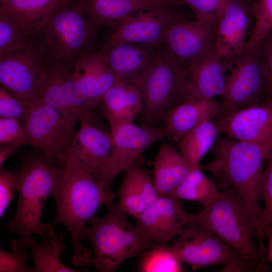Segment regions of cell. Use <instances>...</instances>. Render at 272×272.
Returning <instances> with one entry per match:
<instances>
[{
	"mask_svg": "<svg viewBox=\"0 0 272 272\" xmlns=\"http://www.w3.org/2000/svg\"><path fill=\"white\" fill-rule=\"evenodd\" d=\"M53 193L56 212L51 224H63L69 232L73 246L72 264L90 263L92 252L81 242V233L100 208L111 202L115 193L108 190L85 167L71 150Z\"/></svg>",
	"mask_w": 272,
	"mask_h": 272,
	"instance_id": "cell-1",
	"label": "cell"
},
{
	"mask_svg": "<svg viewBox=\"0 0 272 272\" xmlns=\"http://www.w3.org/2000/svg\"><path fill=\"white\" fill-rule=\"evenodd\" d=\"M214 148L213 160L199 164V167L219 179L224 188H233L242 196L255 224L258 248L263 252L265 248L261 234L262 209L259 201L263 164L272 151V145L220 138Z\"/></svg>",
	"mask_w": 272,
	"mask_h": 272,
	"instance_id": "cell-2",
	"label": "cell"
},
{
	"mask_svg": "<svg viewBox=\"0 0 272 272\" xmlns=\"http://www.w3.org/2000/svg\"><path fill=\"white\" fill-rule=\"evenodd\" d=\"M62 172L61 168L35 150L22 157L16 170L17 209L7 225L9 232L17 234L20 239L13 241L11 245L25 249L33 234L42 237L46 224L41 223L43 208Z\"/></svg>",
	"mask_w": 272,
	"mask_h": 272,
	"instance_id": "cell-3",
	"label": "cell"
},
{
	"mask_svg": "<svg viewBox=\"0 0 272 272\" xmlns=\"http://www.w3.org/2000/svg\"><path fill=\"white\" fill-rule=\"evenodd\" d=\"M102 217L96 216L81 233V240L93 247L90 263L101 272H113L126 260L157 244L147 239L127 220L125 213L112 201L105 205Z\"/></svg>",
	"mask_w": 272,
	"mask_h": 272,
	"instance_id": "cell-4",
	"label": "cell"
},
{
	"mask_svg": "<svg viewBox=\"0 0 272 272\" xmlns=\"http://www.w3.org/2000/svg\"><path fill=\"white\" fill-rule=\"evenodd\" d=\"M191 223L199 224L215 234L258 269L262 267L256 228L246 203L234 188H224L219 195L196 214Z\"/></svg>",
	"mask_w": 272,
	"mask_h": 272,
	"instance_id": "cell-5",
	"label": "cell"
},
{
	"mask_svg": "<svg viewBox=\"0 0 272 272\" xmlns=\"http://www.w3.org/2000/svg\"><path fill=\"white\" fill-rule=\"evenodd\" d=\"M94 27L74 0L55 13L33 38L47 63L69 70L88 53Z\"/></svg>",
	"mask_w": 272,
	"mask_h": 272,
	"instance_id": "cell-6",
	"label": "cell"
},
{
	"mask_svg": "<svg viewBox=\"0 0 272 272\" xmlns=\"http://www.w3.org/2000/svg\"><path fill=\"white\" fill-rule=\"evenodd\" d=\"M135 85L142 98V120L148 126L162 120L175 106L199 98L188 74L169 62L159 48L155 58Z\"/></svg>",
	"mask_w": 272,
	"mask_h": 272,
	"instance_id": "cell-7",
	"label": "cell"
},
{
	"mask_svg": "<svg viewBox=\"0 0 272 272\" xmlns=\"http://www.w3.org/2000/svg\"><path fill=\"white\" fill-rule=\"evenodd\" d=\"M171 250L183 263L193 269L223 265L224 271H252L256 267L205 227L187 225L173 239Z\"/></svg>",
	"mask_w": 272,
	"mask_h": 272,
	"instance_id": "cell-8",
	"label": "cell"
},
{
	"mask_svg": "<svg viewBox=\"0 0 272 272\" xmlns=\"http://www.w3.org/2000/svg\"><path fill=\"white\" fill-rule=\"evenodd\" d=\"M77 122L35 100L23 121L28 145L62 168L72 148Z\"/></svg>",
	"mask_w": 272,
	"mask_h": 272,
	"instance_id": "cell-9",
	"label": "cell"
},
{
	"mask_svg": "<svg viewBox=\"0 0 272 272\" xmlns=\"http://www.w3.org/2000/svg\"><path fill=\"white\" fill-rule=\"evenodd\" d=\"M46 66L33 38L0 55L1 87L28 110L36 99Z\"/></svg>",
	"mask_w": 272,
	"mask_h": 272,
	"instance_id": "cell-10",
	"label": "cell"
},
{
	"mask_svg": "<svg viewBox=\"0 0 272 272\" xmlns=\"http://www.w3.org/2000/svg\"><path fill=\"white\" fill-rule=\"evenodd\" d=\"M112 146L109 156L96 179L106 189L121 173L137 161L141 154L153 144L167 138L163 127L139 126L133 121L109 125Z\"/></svg>",
	"mask_w": 272,
	"mask_h": 272,
	"instance_id": "cell-11",
	"label": "cell"
},
{
	"mask_svg": "<svg viewBox=\"0 0 272 272\" xmlns=\"http://www.w3.org/2000/svg\"><path fill=\"white\" fill-rule=\"evenodd\" d=\"M229 73L222 98V113L261 102L265 74L259 49L226 59Z\"/></svg>",
	"mask_w": 272,
	"mask_h": 272,
	"instance_id": "cell-12",
	"label": "cell"
},
{
	"mask_svg": "<svg viewBox=\"0 0 272 272\" xmlns=\"http://www.w3.org/2000/svg\"><path fill=\"white\" fill-rule=\"evenodd\" d=\"M215 28L195 19L178 21L167 30L159 50L169 62L188 74L215 42Z\"/></svg>",
	"mask_w": 272,
	"mask_h": 272,
	"instance_id": "cell-13",
	"label": "cell"
},
{
	"mask_svg": "<svg viewBox=\"0 0 272 272\" xmlns=\"http://www.w3.org/2000/svg\"><path fill=\"white\" fill-rule=\"evenodd\" d=\"M177 5L161 6L128 18L111 35L110 42H125L158 46L166 31L178 21L188 19Z\"/></svg>",
	"mask_w": 272,
	"mask_h": 272,
	"instance_id": "cell-14",
	"label": "cell"
},
{
	"mask_svg": "<svg viewBox=\"0 0 272 272\" xmlns=\"http://www.w3.org/2000/svg\"><path fill=\"white\" fill-rule=\"evenodd\" d=\"M191 215L185 211L180 199L171 195H161L135 219V225L155 244L166 245L190 224Z\"/></svg>",
	"mask_w": 272,
	"mask_h": 272,
	"instance_id": "cell-15",
	"label": "cell"
},
{
	"mask_svg": "<svg viewBox=\"0 0 272 272\" xmlns=\"http://www.w3.org/2000/svg\"><path fill=\"white\" fill-rule=\"evenodd\" d=\"M220 115L216 124L227 138L272 145V98Z\"/></svg>",
	"mask_w": 272,
	"mask_h": 272,
	"instance_id": "cell-16",
	"label": "cell"
},
{
	"mask_svg": "<svg viewBox=\"0 0 272 272\" xmlns=\"http://www.w3.org/2000/svg\"><path fill=\"white\" fill-rule=\"evenodd\" d=\"M252 4L249 0H228L216 25L215 46L225 59L238 56L245 50L253 18Z\"/></svg>",
	"mask_w": 272,
	"mask_h": 272,
	"instance_id": "cell-17",
	"label": "cell"
},
{
	"mask_svg": "<svg viewBox=\"0 0 272 272\" xmlns=\"http://www.w3.org/2000/svg\"><path fill=\"white\" fill-rule=\"evenodd\" d=\"M101 51L118 82L136 84L155 58L158 46L108 42Z\"/></svg>",
	"mask_w": 272,
	"mask_h": 272,
	"instance_id": "cell-18",
	"label": "cell"
},
{
	"mask_svg": "<svg viewBox=\"0 0 272 272\" xmlns=\"http://www.w3.org/2000/svg\"><path fill=\"white\" fill-rule=\"evenodd\" d=\"M222 113L221 102L215 98H196L183 102L163 116L167 138L178 142L200 123Z\"/></svg>",
	"mask_w": 272,
	"mask_h": 272,
	"instance_id": "cell-19",
	"label": "cell"
},
{
	"mask_svg": "<svg viewBox=\"0 0 272 272\" xmlns=\"http://www.w3.org/2000/svg\"><path fill=\"white\" fill-rule=\"evenodd\" d=\"M72 150L85 167L96 179L110 153L112 138L96 124L87 120L80 122Z\"/></svg>",
	"mask_w": 272,
	"mask_h": 272,
	"instance_id": "cell-20",
	"label": "cell"
},
{
	"mask_svg": "<svg viewBox=\"0 0 272 272\" xmlns=\"http://www.w3.org/2000/svg\"><path fill=\"white\" fill-rule=\"evenodd\" d=\"M117 194L118 207L135 219L160 195L153 178L137 162L124 172Z\"/></svg>",
	"mask_w": 272,
	"mask_h": 272,
	"instance_id": "cell-21",
	"label": "cell"
},
{
	"mask_svg": "<svg viewBox=\"0 0 272 272\" xmlns=\"http://www.w3.org/2000/svg\"><path fill=\"white\" fill-rule=\"evenodd\" d=\"M73 73L84 89L93 108L101 104L106 92L118 82L101 51L88 52L81 57Z\"/></svg>",
	"mask_w": 272,
	"mask_h": 272,
	"instance_id": "cell-22",
	"label": "cell"
},
{
	"mask_svg": "<svg viewBox=\"0 0 272 272\" xmlns=\"http://www.w3.org/2000/svg\"><path fill=\"white\" fill-rule=\"evenodd\" d=\"M226 59L218 52L215 42L190 70L188 76L199 98L221 97L228 76Z\"/></svg>",
	"mask_w": 272,
	"mask_h": 272,
	"instance_id": "cell-23",
	"label": "cell"
},
{
	"mask_svg": "<svg viewBox=\"0 0 272 272\" xmlns=\"http://www.w3.org/2000/svg\"><path fill=\"white\" fill-rule=\"evenodd\" d=\"M95 27L104 25L116 29L138 13L161 7L147 0H77Z\"/></svg>",
	"mask_w": 272,
	"mask_h": 272,
	"instance_id": "cell-24",
	"label": "cell"
},
{
	"mask_svg": "<svg viewBox=\"0 0 272 272\" xmlns=\"http://www.w3.org/2000/svg\"><path fill=\"white\" fill-rule=\"evenodd\" d=\"M74 0H0V13L20 22L34 36L57 11Z\"/></svg>",
	"mask_w": 272,
	"mask_h": 272,
	"instance_id": "cell-25",
	"label": "cell"
},
{
	"mask_svg": "<svg viewBox=\"0 0 272 272\" xmlns=\"http://www.w3.org/2000/svg\"><path fill=\"white\" fill-rule=\"evenodd\" d=\"M193 168L180 151L163 140L154 164L153 179L159 194H170Z\"/></svg>",
	"mask_w": 272,
	"mask_h": 272,
	"instance_id": "cell-26",
	"label": "cell"
},
{
	"mask_svg": "<svg viewBox=\"0 0 272 272\" xmlns=\"http://www.w3.org/2000/svg\"><path fill=\"white\" fill-rule=\"evenodd\" d=\"M101 105L109 125L133 121L142 110L141 93L135 84L117 82L104 94Z\"/></svg>",
	"mask_w": 272,
	"mask_h": 272,
	"instance_id": "cell-27",
	"label": "cell"
},
{
	"mask_svg": "<svg viewBox=\"0 0 272 272\" xmlns=\"http://www.w3.org/2000/svg\"><path fill=\"white\" fill-rule=\"evenodd\" d=\"M54 226L46 224L43 231V240L37 243L33 238L28 241L26 247L31 249L35 272H77L79 269L69 267L60 261V255L66 247L63 243L64 236L56 233Z\"/></svg>",
	"mask_w": 272,
	"mask_h": 272,
	"instance_id": "cell-28",
	"label": "cell"
},
{
	"mask_svg": "<svg viewBox=\"0 0 272 272\" xmlns=\"http://www.w3.org/2000/svg\"><path fill=\"white\" fill-rule=\"evenodd\" d=\"M220 133L216 123L207 120L190 131L178 142L180 153L193 167L212 148Z\"/></svg>",
	"mask_w": 272,
	"mask_h": 272,
	"instance_id": "cell-29",
	"label": "cell"
},
{
	"mask_svg": "<svg viewBox=\"0 0 272 272\" xmlns=\"http://www.w3.org/2000/svg\"><path fill=\"white\" fill-rule=\"evenodd\" d=\"M220 192L217 185L203 173L198 166L194 167L169 195L179 199L197 201L205 206L215 199Z\"/></svg>",
	"mask_w": 272,
	"mask_h": 272,
	"instance_id": "cell-30",
	"label": "cell"
},
{
	"mask_svg": "<svg viewBox=\"0 0 272 272\" xmlns=\"http://www.w3.org/2000/svg\"><path fill=\"white\" fill-rule=\"evenodd\" d=\"M138 269L142 272H181L184 267L170 246L166 244L156 245L144 251Z\"/></svg>",
	"mask_w": 272,
	"mask_h": 272,
	"instance_id": "cell-31",
	"label": "cell"
},
{
	"mask_svg": "<svg viewBox=\"0 0 272 272\" xmlns=\"http://www.w3.org/2000/svg\"><path fill=\"white\" fill-rule=\"evenodd\" d=\"M35 100L53 108L61 114L76 121L73 118L59 81L51 63H47L45 73L39 84Z\"/></svg>",
	"mask_w": 272,
	"mask_h": 272,
	"instance_id": "cell-32",
	"label": "cell"
},
{
	"mask_svg": "<svg viewBox=\"0 0 272 272\" xmlns=\"http://www.w3.org/2000/svg\"><path fill=\"white\" fill-rule=\"evenodd\" d=\"M254 24L245 46V52L257 50L272 29V0H259L252 3Z\"/></svg>",
	"mask_w": 272,
	"mask_h": 272,
	"instance_id": "cell-33",
	"label": "cell"
},
{
	"mask_svg": "<svg viewBox=\"0 0 272 272\" xmlns=\"http://www.w3.org/2000/svg\"><path fill=\"white\" fill-rule=\"evenodd\" d=\"M32 38L33 35L20 22L0 13V55Z\"/></svg>",
	"mask_w": 272,
	"mask_h": 272,
	"instance_id": "cell-34",
	"label": "cell"
},
{
	"mask_svg": "<svg viewBox=\"0 0 272 272\" xmlns=\"http://www.w3.org/2000/svg\"><path fill=\"white\" fill-rule=\"evenodd\" d=\"M228 0H178L176 5H187L195 20L216 26Z\"/></svg>",
	"mask_w": 272,
	"mask_h": 272,
	"instance_id": "cell-35",
	"label": "cell"
},
{
	"mask_svg": "<svg viewBox=\"0 0 272 272\" xmlns=\"http://www.w3.org/2000/svg\"><path fill=\"white\" fill-rule=\"evenodd\" d=\"M263 169L260 189V196L264 201L261 222V234L266 238L267 229L272 224V151L266 160Z\"/></svg>",
	"mask_w": 272,
	"mask_h": 272,
	"instance_id": "cell-36",
	"label": "cell"
},
{
	"mask_svg": "<svg viewBox=\"0 0 272 272\" xmlns=\"http://www.w3.org/2000/svg\"><path fill=\"white\" fill-rule=\"evenodd\" d=\"M28 145L23 122L11 118L0 117V146Z\"/></svg>",
	"mask_w": 272,
	"mask_h": 272,
	"instance_id": "cell-37",
	"label": "cell"
},
{
	"mask_svg": "<svg viewBox=\"0 0 272 272\" xmlns=\"http://www.w3.org/2000/svg\"><path fill=\"white\" fill-rule=\"evenodd\" d=\"M12 252L0 250L1 272H33L34 269L26 263L30 256L24 248L12 246Z\"/></svg>",
	"mask_w": 272,
	"mask_h": 272,
	"instance_id": "cell-38",
	"label": "cell"
},
{
	"mask_svg": "<svg viewBox=\"0 0 272 272\" xmlns=\"http://www.w3.org/2000/svg\"><path fill=\"white\" fill-rule=\"evenodd\" d=\"M0 217H3L12 200L15 197L16 170L9 171L0 167Z\"/></svg>",
	"mask_w": 272,
	"mask_h": 272,
	"instance_id": "cell-39",
	"label": "cell"
},
{
	"mask_svg": "<svg viewBox=\"0 0 272 272\" xmlns=\"http://www.w3.org/2000/svg\"><path fill=\"white\" fill-rule=\"evenodd\" d=\"M27 109L8 91L0 88V117L15 118L23 122Z\"/></svg>",
	"mask_w": 272,
	"mask_h": 272,
	"instance_id": "cell-40",
	"label": "cell"
},
{
	"mask_svg": "<svg viewBox=\"0 0 272 272\" xmlns=\"http://www.w3.org/2000/svg\"><path fill=\"white\" fill-rule=\"evenodd\" d=\"M265 74L263 100L272 98V29L258 48Z\"/></svg>",
	"mask_w": 272,
	"mask_h": 272,
	"instance_id": "cell-41",
	"label": "cell"
},
{
	"mask_svg": "<svg viewBox=\"0 0 272 272\" xmlns=\"http://www.w3.org/2000/svg\"><path fill=\"white\" fill-rule=\"evenodd\" d=\"M20 147V146L17 145L0 146V167L3 166L6 160L14 154Z\"/></svg>",
	"mask_w": 272,
	"mask_h": 272,
	"instance_id": "cell-42",
	"label": "cell"
},
{
	"mask_svg": "<svg viewBox=\"0 0 272 272\" xmlns=\"http://www.w3.org/2000/svg\"><path fill=\"white\" fill-rule=\"evenodd\" d=\"M266 238L268 239V246L265 254V258L272 263V226L267 230Z\"/></svg>",
	"mask_w": 272,
	"mask_h": 272,
	"instance_id": "cell-43",
	"label": "cell"
},
{
	"mask_svg": "<svg viewBox=\"0 0 272 272\" xmlns=\"http://www.w3.org/2000/svg\"><path fill=\"white\" fill-rule=\"evenodd\" d=\"M151 3L157 4L161 6L168 5H176V4L178 0H147Z\"/></svg>",
	"mask_w": 272,
	"mask_h": 272,
	"instance_id": "cell-44",
	"label": "cell"
}]
</instances>
